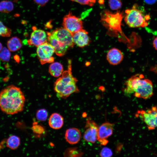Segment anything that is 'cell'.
Masks as SVG:
<instances>
[{
  "mask_svg": "<svg viewBox=\"0 0 157 157\" xmlns=\"http://www.w3.org/2000/svg\"><path fill=\"white\" fill-rule=\"evenodd\" d=\"M25 101L20 88L14 85L7 86L0 92V108L7 114L13 115L22 112Z\"/></svg>",
  "mask_w": 157,
  "mask_h": 157,
  "instance_id": "cell-1",
  "label": "cell"
},
{
  "mask_svg": "<svg viewBox=\"0 0 157 157\" xmlns=\"http://www.w3.org/2000/svg\"><path fill=\"white\" fill-rule=\"evenodd\" d=\"M125 83V92L129 94L133 93L136 97L146 99L153 94L152 81L145 78L142 74H137L132 76L126 81Z\"/></svg>",
  "mask_w": 157,
  "mask_h": 157,
  "instance_id": "cell-2",
  "label": "cell"
},
{
  "mask_svg": "<svg viewBox=\"0 0 157 157\" xmlns=\"http://www.w3.org/2000/svg\"><path fill=\"white\" fill-rule=\"evenodd\" d=\"M48 42L54 48L57 56H62L75 44L72 34L65 28H58L51 32L47 33Z\"/></svg>",
  "mask_w": 157,
  "mask_h": 157,
  "instance_id": "cell-3",
  "label": "cell"
},
{
  "mask_svg": "<svg viewBox=\"0 0 157 157\" xmlns=\"http://www.w3.org/2000/svg\"><path fill=\"white\" fill-rule=\"evenodd\" d=\"M71 62L69 61L68 69L54 82V90L59 98L66 99L71 94L79 91L76 85L78 81L72 72Z\"/></svg>",
  "mask_w": 157,
  "mask_h": 157,
  "instance_id": "cell-4",
  "label": "cell"
},
{
  "mask_svg": "<svg viewBox=\"0 0 157 157\" xmlns=\"http://www.w3.org/2000/svg\"><path fill=\"white\" fill-rule=\"evenodd\" d=\"M123 13L119 11L113 13L104 10L101 14V22L107 30L108 34L115 36L124 37L121 28Z\"/></svg>",
  "mask_w": 157,
  "mask_h": 157,
  "instance_id": "cell-5",
  "label": "cell"
},
{
  "mask_svg": "<svg viewBox=\"0 0 157 157\" xmlns=\"http://www.w3.org/2000/svg\"><path fill=\"white\" fill-rule=\"evenodd\" d=\"M149 18L150 16L145 15L142 10L138 8L136 5L132 8L125 11V22L129 27L131 28L147 26Z\"/></svg>",
  "mask_w": 157,
  "mask_h": 157,
  "instance_id": "cell-6",
  "label": "cell"
},
{
  "mask_svg": "<svg viewBox=\"0 0 157 157\" xmlns=\"http://www.w3.org/2000/svg\"><path fill=\"white\" fill-rule=\"evenodd\" d=\"M136 115L144 122L148 129L152 130L157 127L156 107L153 106L146 110H139Z\"/></svg>",
  "mask_w": 157,
  "mask_h": 157,
  "instance_id": "cell-7",
  "label": "cell"
},
{
  "mask_svg": "<svg viewBox=\"0 0 157 157\" xmlns=\"http://www.w3.org/2000/svg\"><path fill=\"white\" fill-rule=\"evenodd\" d=\"M37 47V53L41 64L51 63L54 62V58L53 55L55 53V49L48 42Z\"/></svg>",
  "mask_w": 157,
  "mask_h": 157,
  "instance_id": "cell-8",
  "label": "cell"
},
{
  "mask_svg": "<svg viewBox=\"0 0 157 157\" xmlns=\"http://www.w3.org/2000/svg\"><path fill=\"white\" fill-rule=\"evenodd\" d=\"M62 25L72 34L83 29V28L82 20L70 12L64 17Z\"/></svg>",
  "mask_w": 157,
  "mask_h": 157,
  "instance_id": "cell-9",
  "label": "cell"
},
{
  "mask_svg": "<svg viewBox=\"0 0 157 157\" xmlns=\"http://www.w3.org/2000/svg\"><path fill=\"white\" fill-rule=\"evenodd\" d=\"M86 129L83 135V139L87 142L94 143L97 140L98 127L97 125L90 118L86 120Z\"/></svg>",
  "mask_w": 157,
  "mask_h": 157,
  "instance_id": "cell-10",
  "label": "cell"
},
{
  "mask_svg": "<svg viewBox=\"0 0 157 157\" xmlns=\"http://www.w3.org/2000/svg\"><path fill=\"white\" fill-rule=\"evenodd\" d=\"M30 39L27 42L29 45L38 47L47 42V33L43 30L33 27Z\"/></svg>",
  "mask_w": 157,
  "mask_h": 157,
  "instance_id": "cell-11",
  "label": "cell"
},
{
  "mask_svg": "<svg viewBox=\"0 0 157 157\" xmlns=\"http://www.w3.org/2000/svg\"><path fill=\"white\" fill-rule=\"evenodd\" d=\"M113 124L106 122L99 127L97 140L101 145H105L108 142L107 139L113 133Z\"/></svg>",
  "mask_w": 157,
  "mask_h": 157,
  "instance_id": "cell-12",
  "label": "cell"
},
{
  "mask_svg": "<svg viewBox=\"0 0 157 157\" xmlns=\"http://www.w3.org/2000/svg\"><path fill=\"white\" fill-rule=\"evenodd\" d=\"M72 35L74 44L80 47H86L90 43L88 33L84 29H82Z\"/></svg>",
  "mask_w": 157,
  "mask_h": 157,
  "instance_id": "cell-13",
  "label": "cell"
},
{
  "mask_svg": "<svg viewBox=\"0 0 157 157\" xmlns=\"http://www.w3.org/2000/svg\"><path fill=\"white\" fill-rule=\"evenodd\" d=\"M124 55L119 49L112 48L110 49L107 53L106 59L108 62L112 65H117L122 61Z\"/></svg>",
  "mask_w": 157,
  "mask_h": 157,
  "instance_id": "cell-14",
  "label": "cell"
},
{
  "mask_svg": "<svg viewBox=\"0 0 157 157\" xmlns=\"http://www.w3.org/2000/svg\"><path fill=\"white\" fill-rule=\"evenodd\" d=\"M81 133L80 130L76 128H72L66 130L65 138L67 142L71 144H75L80 140Z\"/></svg>",
  "mask_w": 157,
  "mask_h": 157,
  "instance_id": "cell-15",
  "label": "cell"
},
{
  "mask_svg": "<svg viewBox=\"0 0 157 157\" xmlns=\"http://www.w3.org/2000/svg\"><path fill=\"white\" fill-rule=\"evenodd\" d=\"M48 124L50 127L54 129H60L64 124L63 117L59 114L53 113L49 118Z\"/></svg>",
  "mask_w": 157,
  "mask_h": 157,
  "instance_id": "cell-16",
  "label": "cell"
},
{
  "mask_svg": "<svg viewBox=\"0 0 157 157\" xmlns=\"http://www.w3.org/2000/svg\"><path fill=\"white\" fill-rule=\"evenodd\" d=\"M63 71V65L58 62L51 63L49 67V72L51 76L54 77H58L61 76Z\"/></svg>",
  "mask_w": 157,
  "mask_h": 157,
  "instance_id": "cell-17",
  "label": "cell"
},
{
  "mask_svg": "<svg viewBox=\"0 0 157 157\" xmlns=\"http://www.w3.org/2000/svg\"><path fill=\"white\" fill-rule=\"evenodd\" d=\"M8 48L11 51L14 52L19 49L22 46L21 40L17 37H13L7 42Z\"/></svg>",
  "mask_w": 157,
  "mask_h": 157,
  "instance_id": "cell-18",
  "label": "cell"
},
{
  "mask_svg": "<svg viewBox=\"0 0 157 157\" xmlns=\"http://www.w3.org/2000/svg\"><path fill=\"white\" fill-rule=\"evenodd\" d=\"M20 143L19 138L15 135H13L9 136L7 139L6 146L12 150H15L18 148Z\"/></svg>",
  "mask_w": 157,
  "mask_h": 157,
  "instance_id": "cell-19",
  "label": "cell"
},
{
  "mask_svg": "<svg viewBox=\"0 0 157 157\" xmlns=\"http://www.w3.org/2000/svg\"><path fill=\"white\" fill-rule=\"evenodd\" d=\"M14 8V5L12 2L8 0H3L0 2V12L8 13Z\"/></svg>",
  "mask_w": 157,
  "mask_h": 157,
  "instance_id": "cell-20",
  "label": "cell"
},
{
  "mask_svg": "<svg viewBox=\"0 0 157 157\" xmlns=\"http://www.w3.org/2000/svg\"><path fill=\"white\" fill-rule=\"evenodd\" d=\"M8 48L3 47L0 52V60L3 62H8L10 60L11 53Z\"/></svg>",
  "mask_w": 157,
  "mask_h": 157,
  "instance_id": "cell-21",
  "label": "cell"
},
{
  "mask_svg": "<svg viewBox=\"0 0 157 157\" xmlns=\"http://www.w3.org/2000/svg\"><path fill=\"white\" fill-rule=\"evenodd\" d=\"M83 153L75 148L68 149L65 153L64 155L68 156H81Z\"/></svg>",
  "mask_w": 157,
  "mask_h": 157,
  "instance_id": "cell-22",
  "label": "cell"
},
{
  "mask_svg": "<svg viewBox=\"0 0 157 157\" xmlns=\"http://www.w3.org/2000/svg\"><path fill=\"white\" fill-rule=\"evenodd\" d=\"M36 115V118L38 120L44 121L47 119L48 113L46 109H41L37 111Z\"/></svg>",
  "mask_w": 157,
  "mask_h": 157,
  "instance_id": "cell-23",
  "label": "cell"
},
{
  "mask_svg": "<svg viewBox=\"0 0 157 157\" xmlns=\"http://www.w3.org/2000/svg\"><path fill=\"white\" fill-rule=\"evenodd\" d=\"M11 33V29L5 26L0 21V36L9 37Z\"/></svg>",
  "mask_w": 157,
  "mask_h": 157,
  "instance_id": "cell-24",
  "label": "cell"
},
{
  "mask_svg": "<svg viewBox=\"0 0 157 157\" xmlns=\"http://www.w3.org/2000/svg\"><path fill=\"white\" fill-rule=\"evenodd\" d=\"M108 3L110 8L113 10H117L122 6V3L120 0H108Z\"/></svg>",
  "mask_w": 157,
  "mask_h": 157,
  "instance_id": "cell-25",
  "label": "cell"
},
{
  "mask_svg": "<svg viewBox=\"0 0 157 157\" xmlns=\"http://www.w3.org/2000/svg\"><path fill=\"white\" fill-rule=\"evenodd\" d=\"M31 129L34 133L37 134H41L43 133L44 131V128L36 122H33Z\"/></svg>",
  "mask_w": 157,
  "mask_h": 157,
  "instance_id": "cell-26",
  "label": "cell"
},
{
  "mask_svg": "<svg viewBox=\"0 0 157 157\" xmlns=\"http://www.w3.org/2000/svg\"><path fill=\"white\" fill-rule=\"evenodd\" d=\"M100 155L102 157H110L113 155L111 150L108 148L105 147L103 148L101 150Z\"/></svg>",
  "mask_w": 157,
  "mask_h": 157,
  "instance_id": "cell-27",
  "label": "cell"
},
{
  "mask_svg": "<svg viewBox=\"0 0 157 157\" xmlns=\"http://www.w3.org/2000/svg\"><path fill=\"white\" fill-rule=\"evenodd\" d=\"M96 0H79L77 3L82 5H86L90 6H93Z\"/></svg>",
  "mask_w": 157,
  "mask_h": 157,
  "instance_id": "cell-28",
  "label": "cell"
},
{
  "mask_svg": "<svg viewBox=\"0 0 157 157\" xmlns=\"http://www.w3.org/2000/svg\"><path fill=\"white\" fill-rule=\"evenodd\" d=\"M34 1L38 5L41 6H45L49 0H34Z\"/></svg>",
  "mask_w": 157,
  "mask_h": 157,
  "instance_id": "cell-29",
  "label": "cell"
},
{
  "mask_svg": "<svg viewBox=\"0 0 157 157\" xmlns=\"http://www.w3.org/2000/svg\"><path fill=\"white\" fill-rule=\"evenodd\" d=\"M153 45L155 49L157 50V37L155 38L153 40Z\"/></svg>",
  "mask_w": 157,
  "mask_h": 157,
  "instance_id": "cell-30",
  "label": "cell"
},
{
  "mask_svg": "<svg viewBox=\"0 0 157 157\" xmlns=\"http://www.w3.org/2000/svg\"><path fill=\"white\" fill-rule=\"evenodd\" d=\"M144 1L147 4H151L155 3L157 0H144Z\"/></svg>",
  "mask_w": 157,
  "mask_h": 157,
  "instance_id": "cell-31",
  "label": "cell"
},
{
  "mask_svg": "<svg viewBox=\"0 0 157 157\" xmlns=\"http://www.w3.org/2000/svg\"><path fill=\"white\" fill-rule=\"evenodd\" d=\"M2 45V44L0 42V52L3 48Z\"/></svg>",
  "mask_w": 157,
  "mask_h": 157,
  "instance_id": "cell-32",
  "label": "cell"
},
{
  "mask_svg": "<svg viewBox=\"0 0 157 157\" xmlns=\"http://www.w3.org/2000/svg\"><path fill=\"white\" fill-rule=\"evenodd\" d=\"M72 1L78 2L79 0H70Z\"/></svg>",
  "mask_w": 157,
  "mask_h": 157,
  "instance_id": "cell-33",
  "label": "cell"
}]
</instances>
